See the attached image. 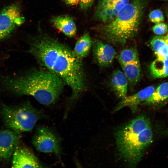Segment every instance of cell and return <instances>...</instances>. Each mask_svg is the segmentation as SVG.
Wrapping results in <instances>:
<instances>
[{
    "label": "cell",
    "mask_w": 168,
    "mask_h": 168,
    "mask_svg": "<svg viewBox=\"0 0 168 168\" xmlns=\"http://www.w3.org/2000/svg\"><path fill=\"white\" fill-rule=\"evenodd\" d=\"M29 52L39 63L60 77L70 87L72 101L77 98L85 88V78L81 60L73 51L44 35L32 42Z\"/></svg>",
    "instance_id": "1"
},
{
    "label": "cell",
    "mask_w": 168,
    "mask_h": 168,
    "mask_svg": "<svg viewBox=\"0 0 168 168\" xmlns=\"http://www.w3.org/2000/svg\"><path fill=\"white\" fill-rule=\"evenodd\" d=\"M3 81L8 91L19 95L32 96L46 105L56 101L65 83L60 77L48 70H33L5 77Z\"/></svg>",
    "instance_id": "2"
},
{
    "label": "cell",
    "mask_w": 168,
    "mask_h": 168,
    "mask_svg": "<svg viewBox=\"0 0 168 168\" xmlns=\"http://www.w3.org/2000/svg\"><path fill=\"white\" fill-rule=\"evenodd\" d=\"M150 122L141 115L120 128L115 133L116 143L121 158L131 167H135L152 139Z\"/></svg>",
    "instance_id": "3"
},
{
    "label": "cell",
    "mask_w": 168,
    "mask_h": 168,
    "mask_svg": "<svg viewBox=\"0 0 168 168\" xmlns=\"http://www.w3.org/2000/svg\"><path fill=\"white\" fill-rule=\"evenodd\" d=\"M145 6V0H132L120 10L112 21L100 25L97 31L109 42L125 44L138 33Z\"/></svg>",
    "instance_id": "4"
},
{
    "label": "cell",
    "mask_w": 168,
    "mask_h": 168,
    "mask_svg": "<svg viewBox=\"0 0 168 168\" xmlns=\"http://www.w3.org/2000/svg\"><path fill=\"white\" fill-rule=\"evenodd\" d=\"M1 114L7 128L20 133L31 131L43 116L42 112L27 102L16 106L3 105Z\"/></svg>",
    "instance_id": "5"
},
{
    "label": "cell",
    "mask_w": 168,
    "mask_h": 168,
    "mask_svg": "<svg viewBox=\"0 0 168 168\" xmlns=\"http://www.w3.org/2000/svg\"><path fill=\"white\" fill-rule=\"evenodd\" d=\"M32 144L38 151L53 153L60 159L61 139L52 129L45 126L38 127L33 137Z\"/></svg>",
    "instance_id": "6"
},
{
    "label": "cell",
    "mask_w": 168,
    "mask_h": 168,
    "mask_svg": "<svg viewBox=\"0 0 168 168\" xmlns=\"http://www.w3.org/2000/svg\"><path fill=\"white\" fill-rule=\"evenodd\" d=\"M25 21L20 6L12 4L0 12V40L7 38Z\"/></svg>",
    "instance_id": "7"
},
{
    "label": "cell",
    "mask_w": 168,
    "mask_h": 168,
    "mask_svg": "<svg viewBox=\"0 0 168 168\" xmlns=\"http://www.w3.org/2000/svg\"><path fill=\"white\" fill-rule=\"evenodd\" d=\"M130 0H98L93 15L95 20L109 22L116 17L120 10Z\"/></svg>",
    "instance_id": "8"
},
{
    "label": "cell",
    "mask_w": 168,
    "mask_h": 168,
    "mask_svg": "<svg viewBox=\"0 0 168 168\" xmlns=\"http://www.w3.org/2000/svg\"><path fill=\"white\" fill-rule=\"evenodd\" d=\"M12 168H41L42 165L32 152L27 147L18 144L12 155Z\"/></svg>",
    "instance_id": "9"
},
{
    "label": "cell",
    "mask_w": 168,
    "mask_h": 168,
    "mask_svg": "<svg viewBox=\"0 0 168 168\" xmlns=\"http://www.w3.org/2000/svg\"><path fill=\"white\" fill-rule=\"evenodd\" d=\"M21 138L20 133L9 129L0 130V161L9 159Z\"/></svg>",
    "instance_id": "10"
},
{
    "label": "cell",
    "mask_w": 168,
    "mask_h": 168,
    "mask_svg": "<svg viewBox=\"0 0 168 168\" xmlns=\"http://www.w3.org/2000/svg\"><path fill=\"white\" fill-rule=\"evenodd\" d=\"M155 89L154 86H150L135 94L126 96L122 98V100L118 104L115 108L114 111H118L124 107H128L133 113L136 112L139 104L148 98Z\"/></svg>",
    "instance_id": "11"
},
{
    "label": "cell",
    "mask_w": 168,
    "mask_h": 168,
    "mask_svg": "<svg viewBox=\"0 0 168 168\" xmlns=\"http://www.w3.org/2000/svg\"><path fill=\"white\" fill-rule=\"evenodd\" d=\"M93 51L95 60L102 67L110 65L116 54V51L112 46L99 40L96 41L93 43Z\"/></svg>",
    "instance_id": "12"
},
{
    "label": "cell",
    "mask_w": 168,
    "mask_h": 168,
    "mask_svg": "<svg viewBox=\"0 0 168 168\" xmlns=\"http://www.w3.org/2000/svg\"><path fill=\"white\" fill-rule=\"evenodd\" d=\"M51 21L54 26L66 36L69 37L75 36L77 33V28L73 19L65 15L54 16Z\"/></svg>",
    "instance_id": "13"
},
{
    "label": "cell",
    "mask_w": 168,
    "mask_h": 168,
    "mask_svg": "<svg viewBox=\"0 0 168 168\" xmlns=\"http://www.w3.org/2000/svg\"><path fill=\"white\" fill-rule=\"evenodd\" d=\"M128 81L123 72L116 70L113 73L111 84L116 95L123 98L127 96Z\"/></svg>",
    "instance_id": "14"
},
{
    "label": "cell",
    "mask_w": 168,
    "mask_h": 168,
    "mask_svg": "<svg viewBox=\"0 0 168 168\" xmlns=\"http://www.w3.org/2000/svg\"><path fill=\"white\" fill-rule=\"evenodd\" d=\"M128 82L132 86L139 81L141 75V68L139 60H137L121 65Z\"/></svg>",
    "instance_id": "15"
},
{
    "label": "cell",
    "mask_w": 168,
    "mask_h": 168,
    "mask_svg": "<svg viewBox=\"0 0 168 168\" xmlns=\"http://www.w3.org/2000/svg\"><path fill=\"white\" fill-rule=\"evenodd\" d=\"M92 44V41L88 33H85L77 40L73 51L79 58L86 56L89 54Z\"/></svg>",
    "instance_id": "16"
},
{
    "label": "cell",
    "mask_w": 168,
    "mask_h": 168,
    "mask_svg": "<svg viewBox=\"0 0 168 168\" xmlns=\"http://www.w3.org/2000/svg\"><path fill=\"white\" fill-rule=\"evenodd\" d=\"M150 45L157 58L168 59V40L166 36H156Z\"/></svg>",
    "instance_id": "17"
},
{
    "label": "cell",
    "mask_w": 168,
    "mask_h": 168,
    "mask_svg": "<svg viewBox=\"0 0 168 168\" xmlns=\"http://www.w3.org/2000/svg\"><path fill=\"white\" fill-rule=\"evenodd\" d=\"M151 73L155 78H161L168 76V59L157 58L150 66Z\"/></svg>",
    "instance_id": "18"
},
{
    "label": "cell",
    "mask_w": 168,
    "mask_h": 168,
    "mask_svg": "<svg viewBox=\"0 0 168 168\" xmlns=\"http://www.w3.org/2000/svg\"><path fill=\"white\" fill-rule=\"evenodd\" d=\"M168 98V82L161 84L151 96L145 101L146 104H155L163 101Z\"/></svg>",
    "instance_id": "19"
},
{
    "label": "cell",
    "mask_w": 168,
    "mask_h": 168,
    "mask_svg": "<svg viewBox=\"0 0 168 168\" xmlns=\"http://www.w3.org/2000/svg\"><path fill=\"white\" fill-rule=\"evenodd\" d=\"M118 58L121 65L139 60L137 50L133 47L123 50L119 54Z\"/></svg>",
    "instance_id": "20"
},
{
    "label": "cell",
    "mask_w": 168,
    "mask_h": 168,
    "mask_svg": "<svg viewBox=\"0 0 168 168\" xmlns=\"http://www.w3.org/2000/svg\"><path fill=\"white\" fill-rule=\"evenodd\" d=\"M149 18L151 22L156 24L162 22L164 19L162 12L159 9L151 11L149 14Z\"/></svg>",
    "instance_id": "21"
},
{
    "label": "cell",
    "mask_w": 168,
    "mask_h": 168,
    "mask_svg": "<svg viewBox=\"0 0 168 168\" xmlns=\"http://www.w3.org/2000/svg\"><path fill=\"white\" fill-rule=\"evenodd\" d=\"M167 28V25L166 23L161 22L155 25L152 27V30L155 34L158 35H161L166 33Z\"/></svg>",
    "instance_id": "22"
},
{
    "label": "cell",
    "mask_w": 168,
    "mask_h": 168,
    "mask_svg": "<svg viewBox=\"0 0 168 168\" xmlns=\"http://www.w3.org/2000/svg\"><path fill=\"white\" fill-rule=\"evenodd\" d=\"M94 2V0H79V3L81 8L85 11L92 6Z\"/></svg>",
    "instance_id": "23"
},
{
    "label": "cell",
    "mask_w": 168,
    "mask_h": 168,
    "mask_svg": "<svg viewBox=\"0 0 168 168\" xmlns=\"http://www.w3.org/2000/svg\"><path fill=\"white\" fill-rule=\"evenodd\" d=\"M63 1L68 5L74 6L79 3V0H63Z\"/></svg>",
    "instance_id": "24"
},
{
    "label": "cell",
    "mask_w": 168,
    "mask_h": 168,
    "mask_svg": "<svg viewBox=\"0 0 168 168\" xmlns=\"http://www.w3.org/2000/svg\"><path fill=\"white\" fill-rule=\"evenodd\" d=\"M166 37L168 40V35H167L166 36Z\"/></svg>",
    "instance_id": "25"
},
{
    "label": "cell",
    "mask_w": 168,
    "mask_h": 168,
    "mask_svg": "<svg viewBox=\"0 0 168 168\" xmlns=\"http://www.w3.org/2000/svg\"><path fill=\"white\" fill-rule=\"evenodd\" d=\"M167 0V1H168V0Z\"/></svg>",
    "instance_id": "26"
}]
</instances>
